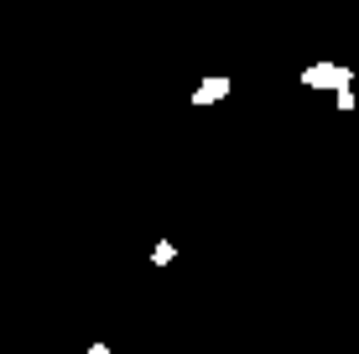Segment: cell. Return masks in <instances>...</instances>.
<instances>
[{
	"label": "cell",
	"mask_w": 359,
	"mask_h": 354,
	"mask_svg": "<svg viewBox=\"0 0 359 354\" xmlns=\"http://www.w3.org/2000/svg\"><path fill=\"white\" fill-rule=\"evenodd\" d=\"M297 83H302V89H318V94H344V89H354V68L333 63V57H318V63L297 68Z\"/></svg>",
	"instance_id": "6da1fadb"
},
{
	"label": "cell",
	"mask_w": 359,
	"mask_h": 354,
	"mask_svg": "<svg viewBox=\"0 0 359 354\" xmlns=\"http://www.w3.org/2000/svg\"><path fill=\"white\" fill-rule=\"evenodd\" d=\"M229 94H234V79H203L188 94V109H214V104H224Z\"/></svg>",
	"instance_id": "7a4b0ae2"
},
{
	"label": "cell",
	"mask_w": 359,
	"mask_h": 354,
	"mask_svg": "<svg viewBox=\"0 0 359 354\" xmlns=\"http://www.w3.org/2000/svg\"><path fill=\"white\" fill-rule=\"evenodd\" d=\"M172 261H177V245H172V240H156L151 245V266L162 271V266H172Z\"/></svg>",
	"instance_id": "3957f363"
},
{
	"label": "cell",
	"mask_w": 359,
	"mask_h": 354,
	"mask_svg": "<svg viewBox=\"0 0 359 354\" xmlns=\"http://www.w3.org/2000/svg\"><path fill=\"white\" fill-rule=\"evenodd\" d=\"M333 100H339V109H344V115H354V109H359V100H354V89H344V94H333Z\"/></svg>",
	"instance_id": "277c9868"
},
{
	"label": "cell",
	"mask_w": 359,
	"mask_h": 354,
	"mask_svg": "<svg viewBox=\"0 0 359 354\" xmlns=\"http://www.w3.org/2000/svg\"><path fill=\"white\" fill-rule=\"evenodd\" d=\"M83 354H130V349H109V344H104V339H94V344H89V349H83Z\"/></svg>",
	"instance_id": "5b68a950"
}]
</instances>
